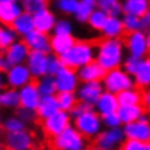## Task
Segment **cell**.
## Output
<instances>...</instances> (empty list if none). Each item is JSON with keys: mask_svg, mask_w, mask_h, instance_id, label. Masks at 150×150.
Segmentation results:
<instances>
[{"mask_svg": "<svg viewBox=\"0 0 150 150\" xmlns=\"http://www.w3.org/2000/svg\"><path fill=\"white\" fill-rule=\"evenodd\" d=\"M0 150H4V146H3V143L0 142Z\"/></svg>", "mask_w": 150, "mask_h": 150, "instance_id": "obj_54", "label": "cell"}, {"mask_svg": "<svg viewBox=\"0 0 150 150\" xmlns=\"http://www.w3.org/2000/svg\"><path fill=\"white\" fill-rule=\"evenodd\" d=\"M95 146H98L103 150H115L117 147L121 146V143L125 140L122 128L117 127V128H106L105 131H100L99 134L95 137Z\"/></svg>", "mask_w": 150, "mask_h": 150, "instance_id": "obj_12", "label": "cell"}, {"mask_svg": "<svg viewBox=\"0 0 150 150\" xmlns=\"http://www.w3.org/2000/svg\"><path fill=\"white\" fill-rule=\"evenodd\" d=\"M47 58H48V54H45V52L29 51V54L26 57V61H25V66H26L28 71L31 73L32 79H38V77L45 74Z\"/></svg>", "mask_w": 150, "mask_h": 150, "instance_id": "obj_15", "label": "cell"}, {"mask_svg": "<svg viewBox=\"0 0 150 150\" xmlns=\"http://www.w3.org/2000/svg\"><path fill=\"white\" fill-rule=\"evenodd\" d=\"M120 149L121 150H150V143H143V142L125 139L121 143Z\"/></svg>", "mask_w": 150, "mask_h": 150, "instance_id": "obj_43", "label": "cell"}, {"mask_svg": "<svg viewBox=\"0 0 150 150\" xmlns=\"http://www.w3.org/2000/svg\"><path fill=\"white\" fill-rule=\"evenodd\" d=\"M115 150H121V149H115Z\"/></svg>", "mask_w": 150, "mask_h": 150, "instance_id": "obj_59", "label": "cell"}, {"mask_svg": "<svg viewBox=\"0 0 150 150\" xmlns=\"http://www.w3.org/2000/svg\"><path fill=\"white\" fill-rule=\"evenodd\" d=\"M95 7L105 12L108 16H120L122 13V7L120 0H96Z\"/></svg>", "mask_w": 150, "mask_h": 150, "instance_id": "obj_32", "label": "cell"}, {"mask_svg": "<svg viewBox=\"0 0 150 150\" xmlns=\"http://www.w3.org/2000/svg\"><path fill=\"white\" fill-rule=\"evenodd\" d=\"M95 52H96V41L74 40L73 45L58 58L63 63V66L70 67L73 70H77L82 66L93 61Z\"/></svg>", "mask_w": 150, "mask_h": 150, "instance_id": "obj_2", "label": "cell"}, {"mask_svg": "<svg viewBox=\"0 0 150 150\" xmlns=\"http://www.w3.org/2000/svg\"><path fill=\"white\" fill-rule=\"evenodd\" d=\"M51 146L54 150H83L88 147L86 139L73 125H69L60 134L52 137Z\"/></svg>", "mask_w": 150, "mask_h": 150, "instance_id": "obj_5", "label": "cell"}, {"mask_svg": "<svg viewBox=\"0 0 150 150\" xmlns=\"http://www.w3.org/2000/svg\"><path fill=\"white\" fill-rule=\"evenodd\" d=\"M106 19H108V15H106L105 12H102L100 9L95 7V9L92 10V13L89 15L86 23H89V26H91L93 31H99L100 32V29L103 28Z\"/></svg>", "mask_w": 150, "mask_h": 150, "instance_id": "obj_35", "label": "cell"}, {"mask_svg": "<svg viewBox=\"0 0 150 150\" xmlns=\"http://www.w3.org/2000/svg\"><path fill=\"white\" fill-rule=\"evenodd\" d=\"M3 70V54L0 52V71Z\"/></svg>", "mask_w": 150, "mask_h": 150, "instance_id": "obj_51", "label": "cell"}, {"mask_svg": "<svg viewBox=\"0 0 150 150\" xmlns=\"http://www.w3.org/2000/svg\"><path fill=\"white\" fill-rule=\"evenodd\" d=\"M124 41V48L128 50V54L133 57H146L150 48V40L149 37L143 32V31H136V32H130L125 35Z\"/></svg>", "mask_w": 150, "mask_h": 150, "instance_id": "obj_7", "label": "cell"}, {"mask_svg": "<svg viewBox=\"0 0 150 150\" xmlns=\"http://www.w3.org/2000/svg\"><path fill=\"white\" fill-rule=\"evenodd\" d=\"M3 130L4 133H13V131H21L25 130V122L19 117H9L3 122Z\"/></svg>", "mask_w": 150, "mask_h": 150, "instance_id": "obj_39", "label": "cell"}, {"mask_svg": "<svg viewBox=\"0 0 150 150\" xmlns=\"http://www.w3.org/2000/svg\"><path fill=\"white\" fill-rule=\"evenodd\" d=\"M93 9H95V4L79 0L77 7H76V10H74L73 15H74V18H76L77 22H80V23H86V22H88V18H89V15L92 13Z\"/></svg>", "mask_w": 150, "mask_h": 150, "instance_id": "obj_36", "label": "cell"}, {"mask_svg": "<svg viewBox=\"0 0 150 150\" xmlns=\"http://www.w3.org/2000/svg\"><path fill=\"white\" fill-rule=\"evenodd\" d=\"M100 83H102L103 91L111 92L114 95H117L121 91H125V89H130V88L134 86L133 77L128 73H125L124 69H121V67H117V69L105 71V76L100 80Z\"/></svg>", "mask_w": 150, "mask_h": 150, "instance_id": "obj_4", "label": "cell"}, {"mask_svg": "<svg viewBox=\"0 0 150 150\" xmlns=\"http://www.w3.org/2000/svg\"><path fill=\"white\" fill-rule=\"evenodd\" d=\"M73 35H52L50 38V51L54 55L60 57L73 45Z\"/></svg>", "mask_w": 150, "mask_h": 150, "instance_id": "obj_26", "label": "cell"}, {"mask_svg": "<svg viewBox=\"0 0 150 150\" xmlns=\"http://www.w3.org/2000/svg\"><path fill=\"white\" fill-rule=\"evenodd\" d=\"M77 3H79V0H57L55 6H57V9L61 13H64V15H73L74 10H76V7H77Z\"/></svg>", "mask_w": 150, "mask_h": 150, "instance_id": "obj_42", "label": "cell"}, {"mask_svg": "<svg viewBox=\"0 0 150 150\" xmlns=\"http://www.w3.org/2000/svg\"><path fill=\"white\" fill-rule=\"evenodd\" d=\"M134 86L139 89H149L150 85V60L147 57H144L143 63L140 64V67L137 69V71L131 76Z\"/></svg>", "mask_w": 150, "mask_h": 150, "instance_id": "obj_25", "label": "cell"}, {"mask_svg": "<svg viewBox=\"0 0 150 150\" xmlns=\"http://www.w3.org/2000/svg\"><path fill=\"white\" fill-rule=\"evenodd\" d=\"M55 21H57L55 19V15L51 10H48L47 7L32 15L34 29L35 31H40V32H44V34L52 32V28H54Z\"/></svg>", "mask_w": 150, "mask_h": 150, "instance_id": "obj_18", "label": "cell"}, {"mask_svg": "<svg viewBox=\"0 0 150 150\" xmlns=\"http://www.w3.org/2000/svg\"><path fill=\"white\" fill-rule=\"evenodd\" d=\"M124 50L122 38H102L96 41L95 61L105 71L121 67L124 60Z\"/></svg>", "mask_w": 150, "mask_h": 150, "instance_id": "obj_1", "label": "cell"}, {"mask_svg": "<svg viewBox=\"0 0 150 150\" xmlns=\"http://www.w3.org/2000/svg\"><path fill=\"white\" fill-rule=\"evenodd\" d=\"M0 136H1V128H0Z\"/></svg>", "mask_w": 150, "mask_h": 150, "instance_id": "obj_58", "label": "cell"}, {"mask_svg": "<svg viewBox=\"0 0 150 150\" xmlns=\"http://www.w3.org/2000/svg\"><path fill=\"white\" fill-rule=\"evenodd\" d=\"M118 106H120V105H118V100H117V95L103 91V92L99 95V98L96 99V102H95L93 109L102 117V115L115 112Z\"/></svg>", "mask_w": 150, "mask_h": 150, "instance_id": "obj_20", "label": "cell"}, {"mask_svg": "<svg viewBox=\"0 0 150 150\" xmlns=\"http://www.w3.org/2000/svg\"><path fill=\"white\" fill-rule=\"evenodd\" d=\"M140 23H142V31H147L150 26V12L140 16Z\"/></svg>", "mask_w": 150, "mask_h": 150, "instance_id": "obj_49", "label": "cell"}, {"mask_svg": "<svg viewBox=\"0 0 150 150\" xmlns=\"http://www.w3.org/2000/svg\"><path fill=\"white\" fill-rule=\"evenodd\" d=\"M12 29L16 32L18 37H25L26 34H29L31 31H34V22H32V15L22 12L13 22H12Z\"/></svg>", "mask_w": 150, "mask_h": 150, "instance_id": "obj_27", "label": "cell"}, {"mask_svg": "<svg viewBox=\"0 0 150 150\" xmlns=\"http://www.w3.org/2000/svg\"><path fill=\"white\" fill-rule=\"evenodd\" d=\"M73 127L85 137V139H95L102 131V121L100 115L95 109L85 111L83 114L73 118Z\"/></svg>", "mask_w": 150, "mask_h": 150, "instance_id": "obj_3", "label": "cell"}, {"mask_svg": "<svg viewBox=\"0 0 150 150\" xmlns=\"http://www.w3.org/2000/svg\"><path fill=\"white\" fill-rule=\"evenodd\" d=\"M89 150H103V149H100L98 146H93V147H89Z\"/></svg>", "mask_w": 150, "mask_h": 150, "instance_id": "obj_52", "label": "cell"}, {"mask_svg": "<svg viewBox=\"0 0 150 150\" xmlns=\"http://www.w3.org/2000/svg\"><path fill=\"white\" fill-rule=\"evenodd\" d=\"M18 95H19V108L31 109V111L37 109V105H38L41 96L38 93V89H37V85L34 80L26 83L21 89H18Z\"/></svg>", "mask_w": 150, "mask_h": 150, "instance_id": "obj_16", "label": "cell"}, {"mask_svg": "<svg viewBox=\"0 0 150 150\" xmlns=\"http://www.w3.org/2000/svg\"><path fill=\"white\" fill-rule=\"evenodd\" d=\"M100 34L103 38H121L124 34V28L120 16H108L103 28L100 29Z\"/></svg>", "mask_w": 150, "mask_h": 150, "instance_id": "obj_24", "label": "cell"}, {"mask_svg": "<svg viewBox=\"0 0 150 150\" xmlns=\"http://www.w3.org/2000/svg\"><path fill=\"white\" fill-rule=\"evenodd\" d=\"M121 22H122L124 32H127V34L136 32V31H142V23H140V18L139 16L124 15V18L121 19Z\"/></svg>", "mask_w": 150, "mask_h": 150, "instance_id": "obj_38", "label": "cell"}, {"mask_svg": "<svg viewBox=\"0 0 150 150\" xmlns=\"http://www.w3.org/2000/svg\"><path fill=\"white\" fill-rule=\"evenodd\" d=\"M102 92H103V88L100 82H82V85L77 86L74 93L77 96V100L93 106Z\"/></svg>", "mask_w": 150, "mask_h": 150, "instance_id": "obj_14", "label": "cell"}, {"mask_svg": "<svg viewBox=\"0 0 150 150\" xmlns=\"http://www.w3.org/2000/svg\"><path fill=\"white\" fill-rule=\"evenodd\" d=\"M0 1H18V0H0Z\"/></svg>", "mask_w": 150, "mask_h": 150, "instance_id": "obj_55", "label": "cell"}, {"mask_svg": "<svg viewBox=\"0 0 150 150\" xmlns=\"http://www.w3.org/2000/svg\"><path fill=\"white\" fill-rule=\"evenodd\" d=\"M3 146L7 150H29L32 147V136L26 130L6 133Z\"/></svg>", "mask_w": 150, "mask_h": 150, "instance_id": "obj_13", "label": "cell"}, {"mask_svg": "<svg viewBox=\"0 0 150 150\" xmlns=\"http://www.w3.org/2000/svg\"><path fill=\"white\" fill-rule=\"evenodd\" d=\"M70 115L66 111H57L52 115H50L48 118L42 120V130L48 137H55L57 134H60L64 128H67L70 125Z\"/></svg>", "mask_w": 150, "mask_h": 150, "instance_id": "obj_10", "label": "cell"}, {"mask_svg": "<svg viewBox=\"0 0 150 150\" xmlns=\"http://www.w3.org/2000/svg\"><path fill=\"white\" fill-rule=\"evenodd\" d=\"M35 85H37V89H38L40 96H48V95H55L57 93L55 85H54V77L52 76L44 74V76L38 77L37 82H35Z\"/></svg>", "mask_w": 150, "mask_h": 150, "instance_id": "obj_31", "label": "cell"}, {"mask_svg": "<svg viewBox=\"0 0 150 150\" xmlns=\"http://www.w3.org/2000/svg\"><path fill=\"white\" fill-rule=\"evenodd\" d=\"M0 106L9 108V109H18L19 108V95L18 89H1L0 91Z\"/></svg>", "mask_w": 150, "mask_h": 150, "instance_id": "obj_30", "label": "cell"}, {"mask_svg": "<svg viewBox=\"0 0 150 150\" xmlns=\"http://www.w3.org/2000/svg\"><path fill=\"white\" fill-rule=\"evenodd\" d=\"M149 0H124V3H121L124 15H133L139 18L149 12Z\"/></svg>", "mask_w": 150, "mask_h": 150, "instance_id": "obj_28", "label": "cell"}, {"mask_svg": "<svg viewBox=\"0 0 150 150\" xmlns=\"http://www.w3.org/2000/svg\"><path fill=\"white\" fill-rule=\"evenodd\" d=\"M4 74V82L7 85V88L12 89H21L22 86H25L26 83L32 82V76L28 71L25 64H16V66H10L7 67Z\"/></svg>", "mask_w": 150, "mask_h": 150, "instance_id": "obj_11", "label": "cell"}, {"mask_svg": "<svg viewBox=\"0 0 150 150\" xmlns=\"http://www.w3.org/2000/svg\"><path fill=\"white\" fill-rule=\"evenodd\" d=\"M83 150H89V147H86V149H83Z\"/></svg>", "mask_w": 150, "mask_h": 150, "instance_id": "obj_57", "label": "cell"}, {"mask_svg": "<svg viewBox=\"0 0 150 150\" xmlns=\"http://www.w3.org/2000/svg\"><path fill=\"white\" fill-rule=\"evenodd\" d=\"M63 67V63L60 61V58L57 55H50L48 54V58H47V70H45V74L48 76H54L60 69Z\"/></svg>", "mask_w": 150, "mask_h": 150, "instance_id": "obj_44", "label": "cell"}, {"mask_svg": "<svg viewBox=\"0 0 150 150\" xmlns=\"http://www.w3.org/2000/svg\"><path fill=\"white\" fill-rule=\"evenodd\" d=\"M146 111H149V106H150V92L149 89H143L142 91V103H140Z\"/></svg>", "mask_w": 150, "mask_h": 150, "instance_id": "obj_48", "label": "cell"}, {"mask_svg": "<svg viewBox=\"0 0 150 150\" xmlns=\"http://www.w3.org/2000/svg\"><path fill=\"white\" fill-rule=\"evenodd\" d=\"M52 77L57 92H76L77 86L80 85L76 70L66 66H63Z\"/></svg>", "mask_w": 150, "mask_h": 150, "instance_id": "obj_8", "label": "cell"}, {"mask_svg": "<svg viewBox=\"0 0 150 150\" xmlns=\"http://www.w3.org/2000/svg\"><path fill=\"white\" fill-rule=\"evenodd\" d=\"M118 105H140L142 103V89L133 86L130 89L117 93Z\"/></svg>", "mask_w": 150, "mask_h": 150, "instance_id": "obj_29", "label": "cell"}, {"mask_svg": "<svg viewBox=\"0 0 150 150\" xmlns=\"http://www.w3.org/2000/svg\"><path fill=\"white\" fill-rule=\"evenodd\" d=\"M147 111L142 105H120L115 111V114L118 115V120L122 125L133 122V121H137Z\"/></svg>", "mask_w": 150, "mask_h": 150, "instance_id": "obj_21", "label": "cell"}, {"mask_svg": "<svg viewBox=\"0 0 150 150\" xmlns=\"http://www.w3.org/2000/svg\"><path fill=\"white\" fill-rule=\"evenodd\" d=\"M22 12L19 1H0V25H12Z\"/></svg>", "mask_w": 150, "mask_h": 150, "instance_id": "obj_22", "label": "cell"}, {"mask_svg": "<svg viewBox=\"0 0 150 150\" xmlns=\"http://www.w3.org/2000/svg\"><path fill=\"white\" fill-rule=\"evenodd\" d=\"M82 1H86V3H92V4H95L96 0H82Z\"/></svg>", "mask_w": 150, "mask_h": 150, "instance_id": "obj_53", "label": "cell"}, {"mask_svg": "<svg viewBox=\"0 0 150 150\" xmlns=\"http://www.w3.org/2000/svg\"><path fill=\"white\" fill-rule=\"evenodd\" d=\"M89 109H93V106H92V105H88V103H83V102H80V100H77L76 105L69 111V115H70V118L73 120V118H76L77 115H80V114H83L85 111H89Z\"/></svg>", "mask_w": 150, "mask_h": 150, "instance_id": "obj_46", "label": "cell"}, {"mask_svg": "<svg viewBox=\"0 0 150 150\" xmlns=\"http://www.w3.org/2000/svg\"><path fill=\"white\" fill-rule=\"evenodd\" d=\"M55 99L60 111H66L69 112L77 102V96L74 92H57L55 93Z\"/></svg>", "mask_w": 150, "mask_h": 150, "instance_id": "obj_33", "label": "cell"}, {"mask_svg": "<svg viewBox=\"0 0 150 150\" xmlns=\"http://www.w3.org/2000/svg\"><path fill=\"white\" fill-rule=\"evenodd\" d=\"M16 117H19L23 122H34L35 120H38L35 111L25 109V108H18V115H16Z\"/></svg>", "mask_w": 150, "mask_h": 150, "instance_id": "obj_47", "label": "cell"}, {"mask_svg": "<svg viewBox=\"0 0 150 150\" xmlns=\"http://www.w3.org/2000/svg\"><path fill=\"white\" fill-rule=\"evenodd\" d=\"M122 133H124V137H125V139L137 140V142H143V143H149L150 122H149V115H147V112L143 114L137 121L124 124Z\"/></svg>", "mask_w": 150, "mask_h": 150, "instance_id": "obj_6", "label": "cell"}, {"mask_svg": "<svg viewBox=\"0 0 150 150\" xmlns=\"http://www.w3.org/2000/svg\"><path fill=\"white\" fill-rule=\"evenodd\" d=\"M3 85H4V77H3V74H1V71H0V91L3 89Z\"/></svg>", "mask_w": 150, "mask_h": 150, "instance_id": "obj_50", "label": "cell"}, {"mask_svg": "<svg viewBox=\"0 0 150 150\" xmlns=\"http://www.w3.org/2000/svg\"><path fill=\"white\" fill-rule=\"evenodd\" d=\"M29 51H40V52H45L50 54V37L48 34L40 32V31H31L29 34H26L22 40Z\"/></svg>", "mask_w": 150, "mask_h": 150, "instance_id": "obj_17", "label": "cell"}, {"mask_svg": "<svg viewBox=\"0 0 150 150\" xmlns=\"http://www.w3.org/2000/svg\"><path fill=\"white\" fill-rule=\"evenodd\" d=\"M52 35H73V25L67 19L55 21L52 28Z\"/></svg>", "mask_w": 150, "mask_h": 150, "instance_id": "obj_40", "label": "cell"}, {"mask_svg": "<svg viewBox=\"0 0 150 150\" xmlns=\"http://www.w3.org/2000/svg\"><path fill=\"white\" fill-rule=\"evenodd\" d=\"M16 40H18V35L12 29L10 25H0V51H4Z\"/></svg>", "mask_w": 150, "mask_h": 150, "instance_id": "obj_34", "label": "cell"}, {"mask_svg": "<svg viewBox=\"0 0 150 150\" xmlns=\"http://www.w3.org/2000/svg\"><path fill=\"white\" fill-rule=\"evenodd\" d=\"M143 60H144V57L140 58V57L128 55L125 60H122V69H124V71L128 73L130 76H133V74L137 71V69L140 67V64L143 63Z\"/></svg>", "mask_w": 150, "mask_h": 150, "instance_id": "obj_41", "label": "cell"}, {"mask_svg": "<svg viewBox=\"0 0 150 150\" xmlns=\"http://www.w3.org/2000/svg\"><path fill=\"white\" fill-rule=\"evenodd\" d=\"M28 54H29V50L26 44L21 40H16L13 44H10L3 51V70H6L10 66L25 64Z\"/></svg>", "mask_w": 150, "mask_h": 150, "instance_id": "obj_9", "label": "cell"}, {"mask_svg": "<svg viewBox=\"0 0 150 150\" xmlns=\"http://www.w3.org/2000/svg\"><path fill=\"white\" fill-rule=\"evenodd\" d=\"M100 121H102V127H106V128H117V127H121V122H120L118 115H117L115 112L102 115V117H100Z\"/></svg>", "mask_w": 150, "mask_h": 150, "instance_id": "obj_45", "label": "cell"}, {"mask_svg": "<svg viewBox=\"0 0 150 150\" xmlns=\"http://www.w3.org/2000/svg\"><path fill=\"white\" fill-rule=\"evenodd\" d=\"M0 124H1V114H0Z\"/></svg>", "mask_w": 150, "mask_h": 150, "instance_id": "obj_56", "label": "cell"}, {"mask_svg": "<svg viewBox=\"0 0 150 150\" xmlns=\"http://www.w3.org/2000/svg\"><path fill=\"white\" fill-rule=\"evenodd\" d=\"M57 111H58V105H57L55 95H48V96H41L40 98V102H38L37 109H35V114H37V118L42 121V120L48 118L50 115H52Z\"/></svg>", "mask_w": 150, "mask_h": 150, "instance_id": "obj_23", "label": "cell"}, {"mask_svg": "<svg viewBox=\"0 0 150 150\" xmlns=\"http://www.w3.org/2000/svg\"><path fill=\"white\" fill-rule=\"evenodd\" d=\"M18 1H19L22 10L29 15H34L47 7V0H18Z\"/></svg>", "mask_w": 150, "mask_h": 150, "instance_id": "obj_37", "label": "cell"}, {"mask_svg": "<svg viewBox=\"0 0 150 150\" xmlns=\"http://www.w3.org/2000/svg\"><path fill=\"white\" fill-rule=\"evenodd\" d=\"M76 73H77L79 82H100L105 76V70L95 60L77 69Z\"/></svg>", "mask_w": 150, "mask_h": 150, "instance_id": "obj_19", "label": "cell"}]
</instances>
